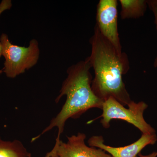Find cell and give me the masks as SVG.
Instances as JSON below:
<instances>
[{"label":"cell","mask_w":157,"mask_h":157,"mask_svg":"<svg viewBox=\"0 0 157 157\" xmlns=\"http://www.w3.org/2000/svg\"><path fill=\"white\" fill-rule=\"evenodd\" d=\"M147 6L153 13L155 16V23L156 25L157 31V0L147 1ZM154 67H157V56L154 63Z\"/></svg>","instance_id":"10"},{"label":"cell","mask_w":157,"mask_h":157,"mask_svg":"<svg viewBox=\"0 0 157 157\" xmlns=\"http://www.w3.org/2000/svg\"><path fill=\"white\" fill-rule=\"evenodd\" d=\"M3 72V70H0V74H1V73H2Z\"/></svg>","instance_id":"13"},{"label":"cell","mask_w":157,"mask_h":157,"mask_svg":"<svg viewBox=\"0 0 157 157\" xmlns=\"http://www.w3.org/2000/svg\"><path fill=\"white\" fill-rule=\"evenodd\" d=\"M119 2L121 17L123 20L142 17L147 6V1L145 0H120Z\"/></svg>","instance_id":"8"},{"label":"cell","mask_w":157,"mask_h":157,"mask_svg":"<svg viewBox=\"0 0 157 157\" xmlns=\"http://www.w3.org/2000/svg\"><path fill=\"white\" fill-rule=\"evenodd\" d=\"M117 0H100L98 4L96 25L101 34L122 53V46L118 32Z\"/></svg>","instance_id":"5"},{"label":"cell","mask_w":157,"mask_h":157,"mask_svg":"<svg viewBox=\"0 0 157 157\" xmlns=\"http://www.w3.org/2000/svg\"><path fill=\"white\" fill-rule=\"evenodd\" d=\"M157 151L153 152L152 153L147 155H144L140 153L138 154V156L136 157H157Z\"/></svg>","instance_id":"12"},{"label":"cell","mask_w":157,"mask_h":157,"mask_svg":"<svg viewBox=\"0 0 157 157\" xmlns=\"http://www.w3.org/2000/svg\"><path fill=\"white\" fill-rule=\"evenodd\" d=\"M125 108L113 98H110L103 103V113L101 123L105 128L109 127L113 119H120L132 124L137 128L143 134H154L155 131L146 122L144 118V110L147 108V104L143 101L135 103L132 101Z\"/></svg>","instance_id":"4"},{"label":"cell","mask_w":157,"mask_h":157,"mask_svg":"<svg viewBox=\"0 0 157 157\" xmlns=\"http://www.w3.org/2000/svg\"><path fill=\"white\" fill-rule=\"evenodd\" d=\"M91 68V66L87 58L84 61H80L68 68L67 76L63 82L60 94L55 100L58 103L62 97L66 96V102L58 114L51 121L49 125L40 135L33 138L32 142L56 127L58 129L56 140V144L60 140V137L69 119L79 117L92 108L102 109L104 101L98 98L92 89Z\"/></svg>","instance_id":"2"},{"label":"cell","mask_w":157,"mask_h":157,"mask_svg":"<svg viewBox=\"0 0 157 157\" xmlns=\"http://www.w3.org/2000/svg\"><path fill=\"white\" fill-rule=\"evenodd\" d=\"M86 135L78 133L68 137L67 143L60 140L45 157H112L100 148L86 144Z\"/></svg>","instance_id":"6"},{"label":"cell","mask_w":157,"mask_h":157,"mask_svg":"<svg viewBox=\"0 0 157 157\" xmlns=\"http://www.w3.org/2000/svg\"><path fill=\"white\" fill-rule=\"evenodd\" d=\"M0 157H31V154L19 140L6 141L0 137Z\"/></svg>","instance_id":"9"},{"label":"cell","mask_w":157,"mask_h":157,"mask_svg":"<svg viewBox=\"0 0 157 157\" xmlns=\"http://www.w3.org/2000/svg\"><path fill=\"white\" fill-rule=\"evenodd\" d=\"M157 140L155 134H142L138 140L130 145L113 147L104 144L102 136H93L89 139L88 143L90 147L101 149L112 157H136L145 147L155 144Z\"/></svg>","instance_id":"7"},{"label":"cell","mask_w":157,"mask_h":157,"mask_svg":"<svg viewBox=\"0 0 157 157\" xmlns=\"http://www.w3.org/2000/svg\"><path fill=\"white\" fill-rule=\"evenodd\" d=\"M2 45V56L5 58L3 72L9 78H14L36 65L39 60L40 50L36 39L30 41L28 47L13 45L7 34L0 37Z\"/></svg>","instance_id":"3"},{"label":"cell","mask_w":157,"mask_h":157,"mask_svg":"<svg viewBox=\"0 0 157 157\" xmlns=\"http://www.w3.org/2000/svg\"><path fill=\"white\" fill-rule=\"evenodd\" d=\"M11 6H12V4H11V1L4 0L2 1V2L0 4V15L4 11L7 9H10ZM2 55V45L0 42V58Z\"/></svg>","instance_id":"11"},{"label":"cell","mask_w":157,"mask_h":157,"mask_svg":"<svg viewBox=\"0 0 157 157\" xmlns=\"http://www.w3.org/2000/svg\"><path fill=\"white\" fill-rule=\"evenodd\" d=\"M90 42L91 52L87 59L94 72L93 92L104 102L112 98L123 106L128 105L132 101L123 80L130 69L128 56L118 52L96 25Z\"/></svg>","instance_id":"1"}]
</instances>
